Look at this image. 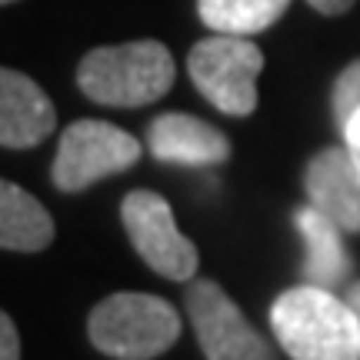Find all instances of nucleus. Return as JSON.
<instances>
[{
    "instance_id": "nucleus-12",
    "label": "nucleus",
    "mask_w": 360,
    "mask_h": 360,
    "mask_svg": "<svg viewBox=\"0 0 360 360\" xmlns=\"http://www.w3.org/2000/svg\"><path fill=\"white\" fill-rule=\"evenodd\" d=\"M53 237L57 227L47 207L24 187L0 180V250L37 254L53 244Z\"/></svg>"
},
{
    "instance_id": "nucleus-13",
    "label": "nucleus",
    "mask_w": 360,
    "mask_h": 360,
    "mask_svg": "<svg viewBox=\"0 0 360 360\" xmlns=\"http://www.w3.org/2000/svg\"><path fill=\"white\" fill-rule=\"evenodd\" d=\"M290 7V0H197V13L214 34L254 37L274 27Z\"/></svg>"
},
{
    "instance_id": "nucleus-10",
    "label": "nucleus",
    "mask_w": 360,
    "mask_h": 360,
    "mask_svg": "<svg viewBox=\"0 0 360 360\" xmlns=\"http://www.w3.org/2000/svg\"><path fill=\"white\" fill-rule=\"evenodd\" d=\"M57 127V110L37 80L0 67V147H37Z\"/></svg>"
},
{
    "instance_id": "nucleus-2",
    "label": "nucleus",
    "mask_w": 360,
    "mask_h": 360,
    "mask_svg": "<svg viewBox=\"0 0 360 360\" xmlns=\"http://www.w3.org/2000/svg\"><path fill=\"white\" fill-rule=\"evenodd\" d=\"M174 77L177 64L160 40L94 47L77 67L80 94L103 107H147L174 87Z\"/></svg>"
},
{
    "instance_id": "nucleus-14",
    "label": "nucleus",
    "mask_w": 360,
    "mask_h": 360,
    "mask_svg": "<svg viewBox=\"0 0 360 360\" xmlns=\"http://www.w3.org/2000/svg\"><path fill=\"white\" fill-rule=\"evenodd\" d=\"M330 110H334L337 127L344 130L350 117L360 110V57L350 60L334 80V90H330Z\"/></svg>"
},
{
    "instance_id": "nucleus-6",
    "label": "nucleus",
    "mask_w": 360,
    "mask_h": 360,
    "mask_svg": "<svg viewBox=\"0 0 360 360\" xmlns=\"http://www.w3.org/2000/svg\"><path fill=\"white\" fill-rule=\"evenodd\" d=\"M120 220L127 240L147 267L174 283H191L200 257L197 244L177 227L170 204L154 191H130L120 204Z\"/></svg>"
},
{
    "instance_id": "nucleus-8",
    "label": "nucleus",
    "mask_w": 360,
    "mask_h": 360,
    "mask_svg": "<svg viewBox=\"0 0 360 360\" xmlns=\"http://www.w3.org/2000/svg\"><path fill=\"white\" fill-rule=\"evenodd\" d=\"M147 150L160 164L177 167H220L231 157V137L193 114H160L147 127Z\"/></svg>"
},
{
    "instance_id": "nucleus-1",
    "label": "nucleus",
    "mask_w": 360,
    "mask_h": 360,
    "mask_svg": "<svg viewBox=\"0 0 360 360\" xmlns=\"http://www.w3.org/2000/svg\"><path fill=\"white\" fill-rule=\"evenodd\" d=\"M274 337L290 360H360V323L337 290L297 283L270 307Z\"/></svg>"
},
{
    "instance_id": "nucleus-5",
    "label": "nucleus",
    "mask_w": 360,
    "mask_h": 360,
    "mask_svg": "<svg viewBox=\"0 0 360 360\" xmlns=\"http://www.w3.org/2000/svg\"><path fill=\"white\" fill-rule=\"evenodd\" d=\"M141 141L107 120H74L60 134V147L53 157L51 180L57 191L80 193L103 177H117L141 160Z\"/></svg>"
},
{
    "instance_id": "nucleus-17",
    "label": "nucleus",
    "mask_w": 360,
    "mask_h": 360,
    "mask_svg": "<svg viewBox=\"0 0 360 360\" xmlns=\"http://www.w3.org/2000/svg\"><path fill=\"white\" fill-rule=\"evenodd\" d=\"M307 4L323 17H337V13H347L357 0H307Z\"/></svg>"
},
{
    "instance_id": "nucleus-7",
    "label": "nucleus",
    "mask_w": 360,
    "mask_h": 360,
    "mask_svg": "<svg viewBox=\"0 0 360 360\" xmlns=\"http://www.w3.org/2000/svg\"><path fill=\"white\" fill-rule=\"evenodd\" d=\"M184 307L207 360H277L270 340L247 321L217 281H191Z\"/></svg>"
},
{
    "instance_id": "nucleus-3",
    "label": "nucleus",
    "mask_w": 360,
    "mask_h": 360,
    "mask_svg": "<svg viewBox=\"0 0 360 360\" xmlns=\"http://www.w3.org/2000/svg\"><path fill=\"white\" fill-rule=\"evenodd\" d=\"M184 321L164 297L120 290L103 297L87 317L90 344L114 360H154L177 344Z\"/></svg>"
},
{
    "instance_id": "nucleus-4",
    "label": "nucleus",
    "mask_w": 360,
    "mask_h": 360,
    "mask_svg": "<svg viewBox=\"0 0 360 360\" xmlns=\"http://www.w3.org/2000/svg\"><path fill=\"white\" fill-rule=\"evenodd\" d=\"M264 53L250 37L210 34L187 53V74L193 87L227 117H250L257 110V77Z\"/></svg>"
},
{
    "instance_id": "nucleus-16",
    "label": "nucleus",
    "mask_w": 360,
    "mask_h": 360,
    "mask_svg": "<svg viewBox=\"0 0 360 360\" xmlns=\"http://www.w3.org/2000/svg\"><path fill=\"white\" fill-rule=\"evenodd\" d=\"M340 134H344V147L350 150V157H354V164H357V170H360V110L344 124Z\"/></svg>"
},
{
    "instance_id": "nucleus-11",
    "label": "nucleus",
    "mask_w": 360,
    "mask_h": 360,
    "mask_svg": "<svg viewBox=\"0 0 360 360\" xmlns=\"http://www.w3.org/2000/svg\"><path fill=\"white\" fill-rule=\"evenodd\" d=\"M294 227L304 237V283L327 287V290H347L354 257L344 244V231L330 217H323L314 204L294 210Z\"/></svg>"
},
{
    "instance_id": "nucleus-9",
    "label": "nucleus",
    "mask_w": 360,
    "mask_h": 360,
    "mask_svg": "<svg viewBox=\"0 0 360 360\" xmlns=\"http://www.w3.org/2000/svg\"><path fill=\"white\" fill-rule=\"evenodd\" d=\"M307 204L330 217L344 233H360V170L347 147H323L304 170Z\"/></svg>"
},
{
    "instance_id": "nucleus-18",
    "label": "nucleus",
    "mask_w": 360,
    "mask_h": 360,
    "mask_svg": "<svg viewBox=\"0 0 360 360\" xmlns=\"http://www.w3.org/2000/svg\"><path fill=\"white\" fill-rule=\"evenodd\" d=\"M344 300L350 304V310H354V317H357V323H360V281H350L347 283V294H344Z\"/></svg>"
},
{
    "instance_id": "nucleus-19",
    "label": "nucleus",
    "mask_w": 360,
    "mask_h": 360,
    "mask_svg": "<svg viewBox=\"0 0 360 360\" xmlns=\"http://www.w3.org/2000/svg\"><path fill=\"white\" fill-rule=\"evenodd\" d=\"M0 4H13V0H0Z\"/></svg>"
},
{
    "instance_id": "nucleus-15",
    "label": "nucleus",
    "mask_w": 360,
    "mask_h": 360,
    "mask_svg": "<svg viewBox=\"0 0 360 360\" xmlns=\"http://www.w3.org/2000/svg\"><path fill=\"white\" fill-rule=\"evenodd\" d=\"M0 360H20V334L13 327L11 314L0 310Z\"/></svg>"
}]
</instances>
